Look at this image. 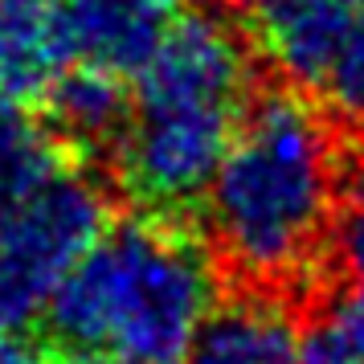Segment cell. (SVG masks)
I'll use <instances>...</instances> for the list:
<instances>
[{
    "instance_id": "obj_13",
    "label": "cell",
    "mask_w": 364,
    "mask_h": 364,
    "mask_svg": "<svg viewBox=\"0 0 364 364\" xmlns=\"http://www.w3.org/2000/svg\"><path fill=\"white\" fill-rule=\"evenodd\" d=\"M295 364H364V360H360V352L348 344L331 323H323V328H315V331L303 336Z\"/></svg>"
},
{
    "instance_id": "obj_10",
    "label": "cell",
    "mask_w": 364,
    "mask_h": 364,
    "mask_svg": "<svg viewBox=\"0 0 364 364\" xmlns=\"http://www.w3.org/2000/svg\"><path fill=\"white\" fill-rule=\"evenodd\" d=\"M66 156L70 151L29 111V102L0 95V209L13 205L21 193H29Z\"/></svg>"
},
{
    "instance_id": "obj_17",
    "label": "cell",
    "mask_w": 364,
    "mask_h": 364,
    "mask_svg": "<svg viewBox=\"0 0 364 364\" xmlns=\"http://www.w3.org/2000/svg\"><path fill=\"white\" fill-rule=\"evenodd\" d=\"M209 9H250V4H258V0H205Z\"/></svg>"
},
{
    "instance_id": "obj_7",
    "label": "cell",
    "mask_w": 364,
    "mask_h": 364,
    "mask_svg": "<svg viewBox=\"0 0 364 364\" xmlns=\"http://www.w3.org/2000/svg\"><path fill=\"white\" fill-rule=\"evenodd\" d=\"M299 319L287 295L242 287L237 295L217 299L213 311L184 348V364H295Z\"/></svg>"
},
{
    "instance_id": "obj_8",
    "label": "cell",
    "mask_w": 364,
    "mask_h": 364,
    "mask_svg": "<svg viewBox=\"0 0 364 364\" xmlns=\"http://www.w3.org/2000/svg\"><path fill=\"white\" fill-rule=\"evenodd\" d=\"M37 99H41V123L78 160L102 151L111 156L132 119V86L123 82V74L82 62L62 66Z\"/></svg>"
},
{
    "instance_id": "obj_16",
    "label": "cell",
    "mask_w": 364,
    "mask_h": 364,
    "mask_svg": "<svg viewBox=\"0 0 364 364\" xmlns=\"http://www.w3.org/2000/svg\"><path fill=\"white\" fill-rule=\"evenodd\" d=\"M58 364H156V360L127 356V352H107V348H95V352H66V360H58Z\"/></svg>"
},
{
    "instance_id": "obj_1",
    "label": "cell",
    "mask_w": 364,
    "mask_h": 364,
    "mask_svg": "<svg viewBox=\"0 0 364 364\" xmlns=\"http://www.w3.org/2000/svg\"><path fill=\"white\" fill-rule=\"evenodd\" d=\"M344 181L331 119L291 86L254 90L200 200L221 274L287 299L319 287Z\"/></svg>"
},
{
    "instance_id": "obj_18",
    "label": "cell",
    "mask_w": 364,
    "mask_h": 364,
    "mask_svg": "<svg viewBox=\"0 0 364 364\" xmlns=\"http://www.w3.org/2000/svg\"><path fill=\"white\" fill-rule=\"evenodd\" d=\"M156 4H172V0H156Z\"/></svg>"
},
{
    "instance_id": "obj_12",
    "label": "cell",
    "mask_w": 364,
    "mask_h": 364,
    "mask_svg": "<svg viewBox=\"0 0 364 364\" xmlns=\"http://www.w3.org/2000/svg\"><path fill=\"white\" fill-rule=\"evenodd\" d=\"M331 258L344 266L348 282H364V172L356 176L352 168H348L340 209H336Z\"/></svg>"
},
{
    "instance_id": "obj_9",
    "label": "cell",
    "mask_w": 364,
    "mask_h": 364,
    "mask_svg": "<svg viewBox=\"0 0 364 364\" xmlns=\"http://www.w3.org/2000/svg\"><path fill=\"white\" fill-rule=\"evenodd\" d=\"M66 66L53 9L33 0H0V95L33 99Z\"/></svg>"
},
{
    "instance_id": "obj_3",
    "label": "cell",
    "mask_w": 364,
    "mask_h": 364,
    "mask_svg": "<svg viewBox=\"0 0 364 364\" xmlns=\"http://www.w3.org/2000/svg\"><path fill=\"white\" fill-rule=\"evenodd\" d=\"M221 299L213 246L188 217L148 213L107 225L46 307L50 340L66 352H127L176 364Z\"/></svg>"
},
{
    "instance_id": "obj_19",
    "label": "cell",
    "mask_w": 364,
    "mask_h": 364,
    "mask_svg": "<svg viewBox=\"0 0 364 364\" xmlns=\"http://www.w3.org/2000/svg\"><path fill=\"white\" fill-rule=\"evenodd\" d=\"M33 4H46V0H33Z\"/></svg>"
},
{
    "instance_id": "obj_2",
    "label": "cell",
    "mask_w": 364,
    "mask_h": 364,
    "mask_svg": "<svg viewBox=\"0 0 364 364\" xmlns=\"http://www.w3.org/2000/svg\"><path fill=\"white\" fill-rule=\"evenodd\" d=\"M254 41L213 13L168 21L132 86V119L111 151L119 188L148 213L188 217L254 99Z\"/></svg>"
},
{
    "instance_id": "obj_15",
    "label": "cell",
    "mask_w": 364,
    "mask_h": 364,
    "mask_svg": "<svg viewBox=\"0 0 364 364\" xmlns=\"http://www.w3.org/2000/svg\"><path fill=\"white\" fill-rule=\"evenodd\" d=\"M0 364H50L46 352L21 340V331H0Z\"/></svg>"
},
{
    "instance_id": "obj_5",
    "label": "cell",
    "mask_w": 364,
    "mask_h": 364,
    "mask_svg": "<svg viewBox=\"0 0 364 364\" xmlns=\"http://www.w3.org/2000/svg\"><path fill=\"white\" fill-rule=\"evenodd\" d=\"M364 17V0H258L254 4V53H262L299 95L311 99L331 53Z\"/></svg>"
},
{
    "instance_id": "obj_11",
    "label": "cell",
    "mask_w": 364,
    "mask_h": 364,
    "mask_svg": "<svg viewBox=\"0 0 364 364\" xmlns=\"http://www.w3.org/2000/svg\"><path fill=\"white\" fill-rule=\"evenodd\" d=\"M311 102L331 119L336 132L364 139V17L331 53L323 78L311 90Z\"/></svg>"
},
{
    "instance_id": "obj_6",
    "label": "cell",
    "mask_w": 364,
    "mask_h": 364,
    "mask_svg": "<svg viewBox=\"0 0 364 364\" xmlns=\"http://www.w3.org/2000/svg\"><path fill=\"white\" fill-rule=\"evenodd\" d=\"M58 41L70 62L111 74H139L160 33L168 29V4L156 0H50Z\"/></svg>"
},
{
    "instance_id": "obj_4",
    "label": "cell",
    "mask_w": 364,
    "mask_h": 364,
    "mask_svg": "<svg viewBox=\"0 0 364 364\" xmlns=\"http://www.w3.org/2000/svg\"><path fill=\"white\" fill-rule=\"evenodd\" d=\"M115 221L111 188L66 156L0 209V331H29L82 254Z\"/></svg>"
},
{
    "instance_id": "obj_14",
    "label": "cell",
    "mask_w": 364,
    "mask_h": 364,
    "mask_svg": "<svg viewBox=\"0 0 364 364\" xmlns=\"http://www.w3.org/2000/svg\"><path fill=\"white\" fill-rule=\"evenodd\" d=\"M328 323L360 352V360H364V282H352L344 295L336 299Z\"/></svg>"
}]
</instances>
